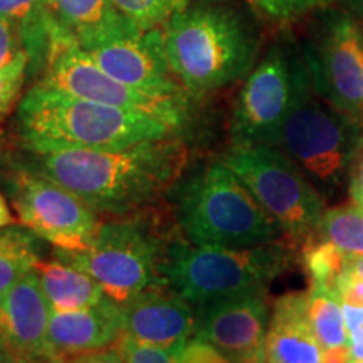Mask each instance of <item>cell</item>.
<instances>
[{
  "label": "cell",
  "instance_id": "42",
  "mask_svg": "<svg viewBox=\"0 0 363 363\" xmlns=\"http://www.w3.org/2000/svg\"><path fill=\"white\" fill-rule=\"evenodd\" d=\"M362 26V24H360ZM362 48H363V27H362Z\"/></svg>",
  "mask_w": 363,
  "mask_h": 363
},
{
  "label": "cell",
  "instance_id": "28",
  "mask_svg": "<svg viewBox=\"0 0 363 363\" xmlns=\"http://www.w3.org/2000/svg\"><path fill=\"white\" fill-rule=\"evenodd\" d=\"M254 2L271 21L288 24L306 13L330 6L331 0H254Z\"/></svg>",
  "mask_w": 363,
  "mask_h": 363
},
{
  "label": "cell",
  "instance_id": "29",
  "mask_svg": "<svg viewBox=\"0 0 363 363\" xmlns=\"http://www.w3.org/2000/svg\"><path fill=\"white\" fill-rule=\"evenodd\" d=\"M175 363H234V358L225 355L214 345L203 342L201 338H189L174 352Z\"/></svg>",
  "mask_w": 363,
  "mask_h": 363
},
{
  "label": "cell",
  "instance_id": "11",
  "mask_svg": "<svg viewBox=\"0 0 363 363\" xmlns=\"http://www.w3.org/2000/svg\"><path fill=\"white\" fill-rule=\"evenodd\" d=\"M301 45L313 93L338 110L363 118L362 26L350 11H315Z\"/></svg>",
  "mask_w": 363,
  "mask_h": 363
},
{
  "label": "cell",
  "instance_id": "5",
  "mask_svg": "<svg viewBox=\"0 0 363 363\" xmlns=\"http://www.w3.org/2000/svg\"><path fill=\"white\" fill-rule=\"evenodd\" d=\"M291 261L293 246L281 240L246 247L195 246L187 240L167 247L162 272L172 291L199 308L266 293Z\"/></svg>",
  "mask_w": 363,
  "mask_h": 363
},
{
  "label": "cell",
  "instance_id": "43",
  "mask_svg": "<svg viewBox=\"0 0 363 363\" xmlns=\"http://www.w3.org/2000/svg\"><path fill=\"white\" fill-rule=\"evenodd\" d=\"M0 158H2V152H0Z\"/></svg>",
  "mask_w": 363,
  "mask_h": 363
},
{
  "label": "cell",
  "instance_id": "38",
  "mask_svg": "<svg viewBox=\"0 0 363 363\" xmlns=\"http://www.w3.org/2000/svg\"><path fill=\"white\" fill-rule=\"evenodd\" d=\"M352 13H357L358 19L363 22V0H343Z\"/></svg>",
  "mask_w": 363,
  "mask_h": 363
},
{
  "label": "cell",
  "instance_id": "37",
  "mask_svg": "<svg viewBox=\"0 0 363 363\" xmlns=\"http://www.w3.org/2000/svg\"><path fill=\"white\" fill-rule=\"evenodd\" d=\"M7 225H12V214L9 211L6 197L0 194V229H4Z\"/></svg>",
  "mask_w": 363,
  "mask_h": 363
},
{
  "label": "cell",
  "instance_id": "35",
  "mask_svg": "<svg viewBox=\"0 0 363 363\" xmlns=\"http://www.w3.org/2000/svg\"><path fill=\"white\" fill-rule=\"evenodd\" d=\"M348 352L352 363H363V326L348 330Z\"/></svg>",
  "mask_w": 363,
  "mask_h": 363
},
{
  "label": "cell",
  "instance_id": "3",
  "mask_svg": "<svg viewBox=\"0 0 363 363\" xmlns=\"http://www.w3.org/2000/svg\"><path fill=\"white\" fill-rule=\"evenodd\" d=\"M163 40L172 74L194 96L246 78L259 48L252 27L222 6L182 9L163 26Z\"/></svg>",
  "mask_w": 363,
  "mask_h": 363
},
{
  "label": "cell",
  "instance_id": "15",
  "mask_svg": "<svg viewBox=\"0 0 363 363\" xmlns=\"http://www.w3.org/2000/svg\"><path fill=\"white\" fill-rule=\"evenodd\" d=\"M51 306L35 272H29L0 301V338L13 363H51Z\"/></svg>",
  "mask_w": 363,
  "mask_h": 363
},
{
  "label": "cell",
  "instance_id": "16",
  "mask_svg": "<svg viewBox=\"0 0 363 363\" xmlns=\"http://www.w3.org/2000/svg\"><path fill=\"white\" fill-rule=\"evenodd\" d=\"M123 337L174 352L194 337L197 310L169 286L150 289L120 306Z\"/></svg>",
  "mask_w": 363,
  "mask_h": 363
},
{
  "label": "cell",
  "instance_id": "9",
  "mask_svg": "<svg viewBox=\"0 0 363 363\" xmlns=\"http://www.w3.org/2000/svg\"><path fill=\"white\" fill-rule=\"evenodd\" d=\"M167 249L136 222H106L84 251L56 249L54 257L69 262L98 281L104 296L123 306L150 289L163 288Z\"/></svg>",
  "mask_w": 363,
  "mask_h": 363
},
{
  "label": "cell",
  "instance_id": "41",
  "mask_svg": "<svg viewBox=\"0 0 363 363\" xmlns=\"http://www.w3.org/2000/svg\"><path fill=\"white\" fill-rule=\"evenodd\" d=\"M4 360H6V350H4L2 338H0V363H4Z\"/></svg>",
  "mask_w": 363,
  "mask_h": 363
},
{
  "label": "cell",
  "instance_id": "12",
  "mask_svg": "<svg viewBox=\"0 0 363 363\" xmlns=\"http://www.w3.org/2000/svg\"><path fill=\"white\" fill-rule=\"evenodd\" d=\"M6 189L21 225L62 251L88 249L101 227L98 214L71 190L22 165L7 175Z\"/></svg>",
  "mask_w": 363,
  "mask_h": 363
},
{
  "label": "cell",
  "instance_id": "30",
  "mask_svg": "<svg viewBox=\"0 0 363 363\" xmlns=\"http://www.w3.org/2000/svg\"><path fill=\"white\" fill-rule=\"evenodd\" d=\"M120 352L125 358V363H175L170 352L135 342L126 337H121L120 340Z\"/></svg>",
  "mask_w": 363,
  "mask_h": 363
},
{
  "label": "cell",
  "instance_id": "8",
  "mask_svg": "<svg viewBox=\"0 0 363 363\" xmlns=\"http://www.w3.org/2000/svg\"><path fill=\"white\" fill-rule=\"evenodd\" d=\"M239 177L291 246H305L325 214V197L283 150L271 145L233 147L224 160Z\"/></svg>",
  "mask_w": 363,
  "mask_h": 363
},
{
  "label": "cell",
  "instance_id": "10",
  "mask_svg": "<svg viewBox=\"0 0 363 363\" xmlns=\"http://www.w3.org/2000/svg\"><path fill=\"white\" fill-rule=\"evenodd\" d=\"M40 83L89 101L162 120L179 131L189 115L187 98L150 93L121 83L103 71L69 34L54 22L49 27V54Z\"/></svg>",
  "mask_w": 363,
  "mask_h": 363
},
{
  "label": "cell",
  "instance_id": "34",
  "mask_svg": "<svg viewBox=\"0 0 363 363\" xmlns=\"http://www.w3.org/2000/svg\"><path fill=\"white\" fill-rule=\"evenodd\" d=\"M66 363H125V358L121 355L120 348H118V350L106 348V350H99L76 357Z\"/></svg>",
  "mask_w": 363,
  "mask_h": 363
},
{
  "label": "cell",
  "instance_id": "39",
  "mask_svg": "<svg viewBox=\"0 0 363 363\" xmlns=\"http://www.w3.org/2000/svg\"><path fill=\"white\" fill-rule=\"evenodd\" d=\"M350 264L355 267L357 271L363 272V256H350Z\"/></svg>",
  "mask_w": 363,
  "mask_h": 363
},
{
  "label": "cell",
  "instance_id": "23",
  "mask_svg": "<svg viewBox=\"0 0 363 363\" xmlns=\"http://www.w3.org/2000/svg\"><path fill=\"white\" fill-rule=\"evenodd\" d=\"M306 315L313 333L323 350L348 347L343 308L337 294L321 288L308 289Z\"/></svg>",
  "mask_w": 363,
  "mask_h": 363
},
{
  "label": "cell",
  "instance_id": "24",
  "mask_svg": "<svg viewBox=\"0 0 363 363\" xmlns=\"http://www.w3.org/2000/svg\"><path fill=\"white\" fill-rule=\"evenodd\" d=\"M311 239L328 240L348 256H363V206L352 201L326 208Z\"/></svg>",
  "mask_w": 363,
  "mask_h": 363
},
{
  "label": "cell",
  "instance_id": "4",
  "mask_svg": "<svg viewBox=\"0 0 363 363\" xmlns=\"http://www.w3.org/2000/svg\"><path fill=\"white\" fill-rule=\"evenodd\" d=\"M175 216L195 246L246 247L279 240L281 227L224 162L208 163L177 184Z\"/></svg>",
  "mask_w": 363,
  "mask_h": 363
},
{
  "label": "cell",
  "instance_id": "19",
  "mask_svg": "<svg viewBox=\"0 0 363 363\" xmlns=\"http://www.w3.org/2000/svg\"><path fill=\"white\" fill-rule=\"evenodd\" d=\"M48 4L54 22L81 49L142 30L118 11L113 0H48Z\"/></svg>",
  "mask_w": 363,
  "mask_h": 363
},
{
  "label": "cell",
  "instance_id": "31",
  "mask_svg": "<svg viewBox=\"0 0 363 363\" xmlns=\"http://www.w3.org/2000/svg\"><path fill=\"white\" fill-rule=\"evenodd\" d=\"M338 298L342 305L363 306V272L352 267L350 262L338 286Z\"/></svg>",
  "mask_w": 363,
  "mask_h": 363
},
{
  "label": "cell",
  "instance_id": "25",
  "mask_svg": "<svg viewBox=\"0 0 363 363\" xmlns=\"http://www.w3.org/2000/svg\"><path fill=\"white\" fill-rule=\"evenodd\" d=\"M303 262L310 278V288L326 289L338 296V286L350 262L347 252L328 240L310 239L303 246Z\"/></svg>",
  "mask_w": 363,
  "mask_h": 363
},
{
  "label": "cell",
  "instance_id": "14",
  "mask_svg": "<svg viewBox=\"0 0 363 363\" xmlns=\"http://www.w3.org/2000/svg\"><path fill=\"white\" fill-rule=\"evenodd\" d=\"M195 310V338L214 345L234 360L264 357L271 320L266 293L220 299Z\"/></svg>",
  "mask_w": 363,
  "mask_h": 363
},
{
  "label": "cell",
  "instance_id": "22",
  "mask_svg": "<svg viewBox=\"0 0 363 363\" xmlns=\"http://www.w3.org/2000/svg\"><path fill=\"white\" fill-rule=\"evenodd\" d=\"M43 239L24 225L0 229V301L40 259Z\"/></svg>",
  "mask_w": 363,
  "mask_h": 363
},
{
  "label": "cell",
  "instance_id": "21",
  "mask_svg": "<svg viewBox=\"0 0 363 363\" xmlns=\"http://www.w3.org/2000/svg\"><path fill=\"white\" fill-rule=\"evenodd\" d=\"M0 19L19 30L29 66H43L49 54L51 12L48 0H0Z\"/></svg>",
  "mask_w": 363,
  "mask_h": 363
},
{
  "label": "cell",
  "instance_id": "40",
  "mask_svg": "<svg viewBox=\"0 0 363 363\" xmlns=\"http://www.w3.org/2000/svg\"><path fill=\"white\" fill-rule=\"evenodd\" d=\"M234 363H266V357H259V358H246V360H235Z\"/></svg>",
  "mask_w": 363,
  "mask_h": 363
},
{
  "label": "cell",
  "instance_id": "18",
  "mask_svg": "<svg viewBox=\"0 0 363 363\" xmlns=\"http://www.w3.org/2000/svg\"><path fill=\"white\" fill-rule=\"evenodd\" d=\"M308 291L288 293L274 303L266 335V363H323V348L306 315Z\"/></svg>",
  "mask_w": 363,
  "mask_h": 363
},
{
  "label": "cell",
  "instance_id": "27",
  "mask_svg": "<svg viewBox=\"0 0 363 363\" xmlns=\"http://www.w3.org/2000/svg\"><path fill=\"white\" fill-rule=\"evenodd\" d=\"M27 69H29V56L26 51H22L7 66L0 67V120L12 110L19 98Z\"/></svg>",
  "mask_w": 363,
  "mask_h": 363
},
{
  "label": "cell",
  "instance_id": "7",
  "mask_svg": "<svg viewBox=\"0 0 363 363\" xmlns=\"http://www.w3.org/2000/svg\"><path fill=\"white\" fill-rule=\"evenodd\" d=\"M311 93L301 48L293 39H279L239 91L230 118L233 147H276L286 120Z\"/></svg>",
  "mask_w": 363,
  "mask_h": 363
},
{
  "label": "cell",
  "instance_id": "17",
  "mask_svg": "<svg viewBox=\"0 0 363 363\" xmlns=\"http://www.w3.org/2000/svg\"><path fill=\"white\" fill-rule=\"evenodd\" d=\"M121 337L120 306L108 298L96 306L52 311L49 321L51 363H66L86 353L106 350Z\"/></svg>",
  "mask_w": 363,
  "mask_h": 363
},
{
  "label": "cell",
  "instance_id": "33",
  "mask_svg": "<svg viewBox=\"0 0 363 363\" xmlns=\"http://www.w3.org/2000/svg\"><path fill=\"white\" fill-rule=\"evenodd\" d=\"M348 192H350V197L353 202L358 203V206H363V131H362L360 148H358L355 165H353Z\"/></svg>",
  "mask_w": 363,
  "mask_h": 363
},
{
  "label": "cell",
  "instance_id": "36",
  "mask_svg": "<svg viewBox=\"0 0 363 363\" xmlns=\"http://www.w3.org/2000/svg\"><path fill=\"white\" fill-rule=\"evenodd\" d=\"M323 363H352L348 347L323 350Z\"/></svg>",
  "mask_w": 363,
  "mask_h": 363
},
{
  "label": "cell",
  "instance_id": "1",
  "mask_svg": "<svg viewBox=\"0 0 363 363\" xmlns=\"http://www.w3.org/2000/svg\"><path fill=\"white\" fill-rule=\"evenodd\" d=\"M189 152L180 140H150L118 150L33 153L27 163L104 214H128L158 201L184 177Z\"/></svg>",
  "mask_w": 363,
  "mask_h": 363
},
{
  "label": "cell",
  "instance_id": "20",
  "mask_svg": "<svg viewBox=\"0 0 363 363\" xmlns=\"http://www.w3.org/2000/svg\"><path fill=\"white\" fill-rule=\"evenodd\" d=\"M34 272L52 311H72L96 306L104 296L98 281L88 272L61 259H40Z\"/></svg>",
  "mask_w": 363,
  "mask_h": 363
},
{
  "label": "cell",
  "instance_id": "32",
  "mask_svg": "<svg viewBox=\"0 0 363 363\" xmlns=\"http://www.w3.org/2000/svg\"><path fill=\"white\" fill-rule=\"evenodd\" d=\"M22 51H26L22 45L19 30L12 24L0 19V67L7 66Z\"/></svg>",
  "mask_w": 363,
  "mask_h": 363
},
{
  "label": "cell",
  "instance_id": "26",
  "mask_svg": "<svg viewBox=\"0 0 363 363\" xmlns=\"http://www.w3.org/2000/svg\"><path fill=\"white\" fill-rule=\"evenodd\" d=\"M118 11L142 30L163 27L189 0H113Z\"/></svg>",
  "mask_w": 363,
  "mask_h": 363
},
{
  "label": "cell",
  "instance_id": "6",
  "mask_svg": "<svg viewBox=\"0 0 363 363\" xmlns=\"http://www.w3.org/2000/svg\"><path fill=\"white\" fill-rule=\"evenodd\" d=\"M362 131L363 118L311 93L286 120L276 147L305 172L325 201H337L350 187Z\"/></svg>",
  "mask_w": 363,
  "mask_h": 363
},
{
  "label": "cell",
  "instance_id": "13",
  "mask_svg": "<svg viewBox=\"0 0 363 363\" xmlns=\"http://www.w3.org/2000/svg\"><path fill=\"white\" fill-rule=\"evenodd\" d=\"M83 51L121 83L150 93L185 94L170 71L163 27L118 35Z\"/></svg>",
  "mask_w": 363,
  "mask_h": 363
},
{
  "label": "cell",
  "instance_id": "2",
  "mask_svg": "<svg viewBox=\"0 0 363 363\" xmlns=\"http://www.w3.org/2000/svg\"><path fill=\"white\" fill-rule=\"evenodd\" d=\"M17 130L30 153L118 150L177 133L153 116L72 96L44 83L33 86L21 99Z\"/></svg>",
  "mask_w": 363,
  "mask_h": 363
}]
</instances>
